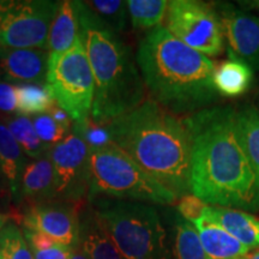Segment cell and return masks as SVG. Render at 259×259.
<instances>
[{
	"label": "cell",
	"mask_w": 259,
	"mask_h": 259,
	"mask_svg": "<svg viewBox=\"0 0 259 259\" xmlns=\"http://www.w3.org/2000/svg\"><path fill=\"white\" fill-rule=\"evenodd\" d=\"M53 166V200L80 203L90 185V148L73 132L51 148Z\"/></svg>",
	"instance_id": "cell-10"
},
{
	"label": "cell",
	"mask_w": 259,
	"mask_h": 259,
	"mask_svg": "<svg viewBox=\"0 0 259 259\" xmlns=\"http://www.w3.org/2000/svg\"><path fill=\"white\" fill-rule=\"evenodd\" d=\"M95 210L124 259H170L167 234L150 204L96 198Z\"/></svg>",
	"instance_id": "cell-6"
},
{
	"label": "cell",
	"mask_w": 259,
	"mask_h": 259,
	"mask_svg": "<svg viewBox=\"0 0 259 259\" xmlns=\"http://www.w3.org/2000/svg\"><path fill=\"white\" fill-rule=\"evenodd\" d=\"M103 27L114 34H120L127 25V2L122 0H92L85 2Z\"/></svg>",
	"instance_id": "cell-25"
},
{
	"label": "cell",
	"mask_w": 259,
	"mask_h": 259,
	"mask_svg": "<svg viewBox=\"0 0 259 259\" xmlns=\"http://www.w3.org/2000/svg\"><path fill=\"white\" fill-rule=\"evenodd\" d=\"M27 158L6 124L0 121V167L14 194L21 190V181Z\"/></svg>",
	"instance_id": "cell-19"
},
{
	"label": "cell",
	"mask_w": 259,
	"mask_h": 259,
	"mask_svg": "<svg viewBox=\"0 0 259 259\" xmlns=\"http://www.w3.org/2000/svg\"><path fill=\"white\" fill-rule=\"evenodd\" d=\"M6 225V216L0 215V231L3 229V227Z\"/></svg>",
	"instance_id": "cell-35"
},
{
	"label": "cell",
	"mask_w": 259,
	"mask_h": 259,
	"mask_svg": "<svg viewBox=\"0 0 259 259\" xmlns=\"http://www.w3.org/2000/svg\"><path fill=\"white\" fill-rule=\"evenodd\" d=\"M72 248L71 246L56 242L46 250L31 251V254L34 259H71Z\"/></svg>",
	"instance_id": "cell-30"
},
{
	"label": "cell",
	"mask_w": 259,
	"mask_h": 259,
	"mask_svg": "<svg viewBox=\"0 0 259 259\" xmlns=\"http://www.w3.org/2000/svg\"><path fill=\"white\" fill-rule=\"evenodd\" d=\"M47 85L57 105L72 121L79 124L89 120L94 100V76L79 36L69 51L48 58Z\"/></svg>",
	"instance_id": "cell-7"
},
{
	"label": "cell",
	"mask_w": 259,
	"mask_h": 259,
	"mask_svg": "<svg viewBox=\"0 0 259 259\" xmlns=\"http://www.w3.org/2000/svg\"><path fill=\"white\" fill-rule=\"evenodd\" d=\"M31 121L38 138L41 139L42 143L48 145L50 148L60 143L69 136L70 128H66L54 120L50 113L35 115Z\"/></svg>",
	"instance_id": "cell-28"
},
{
	"label": "cell",
	"mask_w": 259,
	"mask_h": 259,
	"mask_svg": "<svg viewBox=\"0 0 259 259\" xmlns=\"http://www.w3.org/2000/svg\"><path fill=\"white\" fill-rule=\"evenodd\" d=\"M241 259H259V248L252 252H248V253L244 255Z\"/></svg>",
	"instance_id": "cell-34"
},
{
	"label": "cell",
	"mask_w": 259,
	"mask_h": 259,
	"mask_svg": "<svg viewBox=\"0 0 259 259\" xmlns=\"http://www.w3.org/2000/svg\"><path fill=\"white\" fill-rule=\"evenodd\" d=\"M202 218L221 227L250 251L259 248V219L251 213L206 204Z\"/></svg>",
	"instance_id": "cell-14"
},
{
	"label": "cell",
	"mask_w": 259,
	"mask_h": 259,
	"mask_svg": "<svg viewBox=\"0 0 259 259\" xmlns=\"http://www.w3.org/2000/svg\"><path fill=\"white\" fill-rule=\"evenodd\" d=\"M183 119L191 139V194L208 205L259 210V183L239 139L235 109L212 106Z\"/></svg>",
	"instance_id": "cell-1"
},
{
	"label": "cell",
	"mask_w": 259,
	"mask_h": 259,
	"mask_svg": "<svg viewBox=\"0 0 259 259\" xmlns=\"http://www.w3.org/2000/svg\"><path fill=\"white\" fill-rule=\"evenodd\" d=\"M225 35L229 59L259 70V17L231 3L213 4Z\"/></svg>",
	"instance_id": "cell-11"
},
{
	"label": "cell",
	"mask_w": 259,
	"mask_h": 259,
	"mask_svg": "<svg viewBox=\"0 0 259 259\" xmlns=\"http://www.w3.org/2000/svg\"><path fill=\"white\" fill-rule=\"evenodd\" d=\"M174 250L177 259H208L196 227L180 215L176 221Z\"/></svg>",
	"instance_id": "cell-26"
},
{
	"label": "cell",
	"mask_w": 259,
	"mask_h": 259,
	"mask_svg": "<svg viewBox=\"0 0 259 259\" xmlns=\"http://www.w3.org/2000/svg\"><path fill=\"white\" fill-rule=\"evenodd\" d=\"M168 2L166 0H130L128 16L136 30H153L161 27L166 17Z\"/></svg>",
	"instance_id": "cell-23"
},
{
	"label": "cell",
	"mask_w": 259,
	"mask_h": 259,
	"mask_svg": "<svg viewBox=\"0 0 259 259\" xmlns=\"http://www.w3.org/2000/svg\"><path fill=\"white\" fill-rule=\"evenodd\" d=\"M60 2H0V47L40 48L47 51L50 29Z\"/></svg>",
	"instance_id": "cell-9"
},
{
	"label": "cell",
	"mask_w": 259,
	"mask_h": 259,
	"mask_svg": "<svg viewBox=\"0 0 259 259\" xmlns=\"http://www.w3.org/2000/svg\"><path fill=\"white\" fill-rule=\"evenodd\" d=\"M79 245L88 259H124L93 206L79 215Z\"/></svg>",
	"instance_id": "cell-15"
},
{
	"label": "cell",
	"mask_w": 259,
	"mask_h": 259,
	"mask_svg": "<svg viewBox=\"0 0 259 259\" xmlns=\"http://www.w3.org/2000/svg\"><path fill=\"white\" fill-rule=\"evenodd\" d=\"M53 166L48 151L44 157L25 166L21 181V192L31 204L50 202L53 200Z\"/></svg>",
	"instance_id": "cell-18"
},
{
	"label": "cell",
	"mask_w": 259,
	"mask_h": 259,
	"mask_svg": "<svg viewBox=\"0 0 259 259\" xmlns=\"http://www.w3.org/2000/svg\"><path fill=\"white\" fill-rule=\"evenodd\" d=\"M48 58V52L40 48L0 47V70L18 84H46Z\"/></svg>",
	"instance_id": "cell-13"
},
{
	"label": "cell",
	"mask_w": 259,
	"mask_h": 259,
	"mask_svg": "<svg viewBox=\"0 0 259 259\" xmlns=\"http://www.w3.org/2000/svg\"><path fill=\"white\" fill-rule=\"evenodd\" d=\"M0 111L4 113H16V92L15 85L0 82Z\"/></svg>",
	"instance_id": "cell-31"
},
{
	"label": "cell",
	"mask_w": 259,
	"mask_h": 259,
	"mask_svg": "<svg viewBox=\"0 0 259 259\" xmlns=\"http://www.w3.org/2000/svg\"><path fill=\"white\" fill-rule=\"evenodd\" d=\"M236 131L259 183V108L246 105L235 109Z\"/></svg>",
	"instance_id": "cell-20"
},
{
	"label": "cell",
	"mask_w": 259,
	"mask_h": 259,
	"mask_svg": "<svg viewBox=\"0 0 259 259\" xmlns=\"http://www.w3.org/2000/svg\"><path fill=\"white\" fill-rule=\"evenodd\" d=\"M18 115H38L48 113L57 105L50 87L46 84H15Z\"/></svg>",
	"instance_id": "cell-22"
},
{
	"label": "cell",
	"mask_w": 259,
	"mask_h": 259,
	"mask_svg": "<svg viewBox=\"0 0 259 259\" xmlns=\"http://www.w3.org/2000/svg\"><path fill=\"white\" fill-rule=\"evenodd\" d=\"M83 202L63 200L31 204L23 218L24 229L50 236L60 244L74 247L79 242V210Z\"/></svg>",
	"instance_id": "cell-12"
},
{
	"label": "cell",
	"mask_w": 259,
	"mask_h": 259,
	"mask_svg": "<svg viewBox=\"0 0 259 259\" xmlns=\"http://www.w3.org/2000/svg\"><path fill=\"white\" fill-rule=\"evenodd\" d=\"M71 259H88L87 255L84 254V252L80 247L79 242L72 248V254H71Z\"/></svg>",
	"instance_id": "cell-33"
},
{
	"label": "cell",
	"mask_w": 259,
	"mask_h": 259,
	"mask_svg": "<svg viewBox=\"0 0 259 259\" xmlns=\"http://www.w3.org/2000/svg\"><path fill=\"white\" fill-rule=\"evenodd\" d=\"M79 36V6L78 2H60L59 10L52 22L47 41L50 56L69 51Z\"/></svg>",
	"instance_id": "cell-17"
},
{
	"label": "cell",
	"mask_w": 259,
	"mask_h": 259,
	"mask_svg": "<svg viewBox=\"0 0 259 259\" xmlns=\"http://www.w3.org/2000/svg\"><path fill=\"white\" fill-rule=\"evenodd\" d=\"M78 6L79 37L94 76L90 119L94 124L106 126L142 105L147 89L131 47L103 27L85 2H78Z\"/></svg>",
	"instance_id": "cell-4"
},
{
	"label": "cell",
	"mask_w": 259,
	"mask_h": 259,
	"mask_svg": "<svg viewBox=\"0 0 259 259\" xmlns=\"http://www.w3.org/2000/svg\"><path fill=\"white\" fill-rule=\"evenodd\" d=\"M48 113H50V114L52 115V118H53L56 121L59 122L60 125L65 126V127H66V128H71V124H72V119H71L70 115L67 114V113L65 112L64 109H61L59 106L56 105Z\"/></svg>",
	"instance_id": "cell-32"
},
{
	"label": "cell",
	"mask_w": 259,
	"mask_h": 259,
	"mask_svg": "<svg viewBox=\"0 0 259 259\" xmlns=\"http://www.w3.org/2000/svg\"><path fill=\"white\" fill-rule=\"evenodd\" d=\"M191 223L198 232L208 259H241L251 252L225 229L208 220L200 218Z\"/></svg>",
	"instance_id": "cell-16"
},
{
	"label": "cell",
	"mask_w": 259,
	"mask_h": 259,
	"mask_svg": "<svg viewBox=\"0 0 259 259\" xmlns=\"http://www.w3.org/2000/svg\"><path fill=\"white\" fill-rule=\"evenodd\" d=\"M253 71L241 61L228 59L216 66L213 84L221 96L236 97L250 89Z\"/></svg>",
	"instance_id": "cell-21"
},
{
	"label": "cell",
	"mask_w": 259,
	"mask_h": 259,
	"mask_svg": "<svg viewBox=\"0 0 259 259\" xmlns=\"http://www.w3.org/2000/svg\"><path fill=\"white\" fill-rule=\"evenodd\" d=\"M6 126L23 150L25 156L38 160V158L48 154L51 148L42 143L41 139L35 132L32 121L28 116L17 115L12 119H8Z\"/></svg>",
	"instance_id": "cell-24"
},
{
	"label": "cell",
	"mask_w": 259,
	"mask_h": 259,
	"mask_svg": "<svg viewBox=\"0 0 259 259\" xmlns=\"http://www.w3.org/2000/svg\"><path fill=\"white\" fill-rule=\"evenodd\" d=\"M258 17H259V16H258Z\"/></svg>",
	"instance_id": "cell-37"
},
{
	"label": "cell",
	"mask_w": 259,
	"mask_h": 259,
	"mask_svg": "<svg viewBox=\"0 0 259 259\" xmlns=\"http://www.w3.org/2000/svg\"><path fill=\"white\" fill-rule=\"evenodd\" d=\"M96 198L170 205L178 197L111 142L90 150L88 199Z\"/></svg>",
	"instance_id": "cell-5"
},
{
	"label": "cell",
	"mask_w": 259,
	"mask_h": 259,
	"mask_svg": "<svg viewBox=\"0 0 259 259\" xmlns=\"http://www.w3.org/2000/svg\"><path fill=\"white\" fill-rule=\"evenodd\" d=\"M164 28L177 40L205 57L226 51L221 19L213 4L198 0L168 2Z\"/></svg>",
	"instance_id": "cell-8"
},
{
	"label": "cell",
	"mask_w": 259,
	"mask_h": 259,
	"mask_svg": "<svg viewBox=\"0 0 259 259\" xmlns=\"http://www.w3.org/2000/svg\"><path fill=\"white\" fill-rule=\"evenodd\" d=\"M0 259H34L23 233L15 223L0 231Z\"/></svg>",
	"instance_id": "cell-27"
},
{
	"label": "cell",
	"mask_w": 259,
	"mask_h": 259,
	"mask_svg": "<svg viewBox=\"0 0 259 259\" xmlns=\"http://www.w3.org/2000/svg\"><path fill=\"white\" fill-rule=\"evenodd\" d=\"M136 60L149 99L178 116L210 108L222 97L213 84L216 64L177 40L163 25L144 35Z\"/></svg>",
	"instance_id": "cell-2"
},
{
	"label": "cell",
	"mask_w": 259,
	"mask_h": 259,
	"mask_svg": "<svg viewBox=\"0 0 259 259\" xmlns=\"http://www.w3.org/2000/svg\"><path fill=\"white\" fill-rule=\"evenodd\" d=\"M106 128L113 144L178 198L191 194V139L183 118L148 97Z\"/></svg>",
	"instance_id": "cell-3"
},
{
	"label": "cell",
	"mask_w": 259,
	"mask_h": 259,
	"mask_svg": "<svg viewBox=\"0 0 259 259\" xmlns=\"http://www.w3.org/2000/svg\"><path fill=\"white\" fill-rule=\"evenodd\" d=\"M258 108H259V107H258Z\"/></svg>",
	"instance_id": "cell-38"
},
{
	"label": "cell",
	"mask_w": 259,
	"mask_h": 259,
	"mask_svg": "<svg viewBox=\"0 0 259 259\" xmlns=\"http://www.w3.org/2000/svg\"><path fill=\"white\" fill-rule=\"evenodd\" d=\"M0 171H2V167H0ZM2 173H3V171H2Z\"/></svg>",
	"instance_id": "cell-36"
},
{
	"label": "cell",
	"mask_w": 259,
	"mask_h": 259,
	"mask_svg": "<svg viewBox=\"0 0 259 259\" xmlns=\"http://www.w3.org/2000/svg\"><path fill=\"white\" fill-rule=\"evenodd\" d=\"M205 205V203L194 197L193 194H187L180 199L179 204H178V211H179L181 218L187 220L189 222H193L202 218Z\"/></svg>",
	"instance_id": "cell-29"
}]
</instances>
